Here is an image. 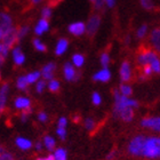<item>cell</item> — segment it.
<instances>
[{
  "label": "cell",
  "mask_w": 160,
  "mask_h": 160,
  "mask_svg": "<svg viewBox=\"0 0 160 160\" xmlns=\"http://www.w3.org/2000/svg\"><path fill=\"white\" fill-rule=\"evenodd\" d=\"M142 156L148 158V159H158V158H160V137H147Z\"/></svg>",
  "instance_id": "6da1fadb"
},
{
  "label": "cell",
  "mask_w": 160,
  "mask_h": 160,
  "mask_svg": "<svg viewBox=\"0 0 160 160\" xmlns=\"http://www.w3.org/2000/svg\"><path fill=\"white\" fill-rule=\"evenodd\" d=\"M113 96H114V108H113V113L116 116H118L120 111L125 109V108H137L138 107V102L135 100H132L129 97L123 96L120 94L119 90H114L113 92Z\"/></svg>",
  "instance_id": "7a4b0ae2"
},
{
  "label": "cell",
  "mask_w": 160,
  "mask_h": 160,
  "mask_svg": "<svg viewBox=\"0 0 160 160\" xmlns=\"http://www.w3.org/2000/svg\"><path fill=\"white\" fill-rule=\"evenodd\" d=\"M145 140H147V137H144L143 135L135 136L128 144V152L133 156H142Z\"/></svg>",
  "instance_id": "3957f363"
},
{
  "label": "cell",
  "mask_w": 160,
  "mask_h": 160,
  "mask_svg": "<svg viewBox=\"0 0 160 160\" xmlns=\"http://www.w3.org/2000/svg\"><path fill=\"white\" fill-rule=\"evenodd\" d=\"M13 29L12 17L7 13H1L0 15V39L2 40Z\"/></svg>",
  "instance_id": "277c9868"
},
{
  "label": "cell",
  "mask_w": 160,
  "mask_h": 160,
  "mask_svg": "<svg viewBox=\"0 0 160 160\" xmlns=\"http://www.w3.org/2000/svg\"><path fill=\"white\" fill-rule=\"evenodd\" d=\"M158 57V55L154 53L153 50L151 49H143L141 50V53H138L137 56V63L141 65H151V63L153 62L156 58Z\"/></svg>",
  "instance_id": "5b68a950"
},
{
  "label": "cell",
  "mask_w": 160,
  "mask_h": 160,
  "mask_svg": "<svg viewBox=\"0 0 160 160\" xmlns=\"http://www.w3.org/2000/svg\"><path fill=\"white\" fill-rule=\"evenodd\" d=\"M100 24H101L100 15H92V16L89 17V20H88V22H87V24H86L87 34H89V36H94V34L97 32V30H98Z\"/></svg>",
  "instance_id": "8992f818"
},
{
  "label": "cell",
  "mask_w": 160,
  "mask_h": 160,
  "mask_svg": "<svg viewBox=\"0 0 160 160\" xmlns=\"http://www.w3.org/2000/svg\"><path fill=\"white\" fill-rule=\"evenodd\" d=\"M141 125L144 128H149L154 132H159L160 133V117H150L144 118L141 121Z\"/></svg>",
  "instance_id": "52a82bcc"
},
{
  "label": "cell",
  "mask_w": 160,
  "mask_h": 160,
  "mask_svg": "<svg viewBox=\"0 0 160 160\" xmlns=\"http://www.w3.org/2000/svg\"><path fill=\"white\" fill-rule=\"evenodd\" d=\"M63 72H64V77L68 81H74V80L78 79V74L74 70V65L71 63H65L63 68Z\"/></svg>",
  "instance_id": "ba28073f"
},
{
  "label": "cell",
  "mask_w": 160,
  "mask_h": 160,
  "mask_svg": "<svg viewBox=\"0 0 160 160\" xmlns=\"http://www.w3.org/2000/svg\"><path fill=\"white\" fill-rule=\"evenodd\" d=\"M120 78L125 82L129 81L132 78V69H130V64L128 61L122 62L121 67H120Z\"/></svg>",
  "instance_id": "9c48e42d"
},
{
  "label": "cell",
  "mask_w": 160,
  "mask_h": 160,
  "mask_svg": "<svg viewBox=\"0 0 160 160\" xmlns=\"http://www.w3.org/2000/svg\"><path fill=\"white\" fill-rule=\"evenodd\" d=\"M69 32L73 36H81L86 32V24L82 22H76L69 25Z\"/></svg>",
  "instance_id": "30bf717a"
},
{
  "label": "cell",
  "mask_w": 160,
  "mask_h": 160,
  "mask_svg": "<svg viewBox=\"0 0 160 160\" xmlns=\"http://www.w3.org/2000/svg\"><path fill=\"white\" fill-rule=\"evenodd\" d=\"M30 105H31L30 100L28 97H24V96L17 97L16 100H15V102H14V107L16 108L17 110H22V111L29 110Z\"/></svg>",
  "instance_id": "8fae6325"
},
{
  "label": "cell",
  "mask_w": 160,
  "mask_h": 160,
  "mask_svg": "<svg viewBox=\"0 0 160 160\" xmlns=\"http://www.w3.org/2000/svg\"><path fill=\"white\" fill-rule=\"evenodd\" d=\"M17 40H18V33H17V30H16V29H13L9 33L7 34L6 37L1 40V42L5 43V45H6V46H8L9 48H12V47H13V45L16 42Z\"/></svg>",
  "instance_id": "7c38bea8"
},
{
  "label": "cell",
  "mask_w": 160,
  "mask_h": 160,
  "mask_svg": "<svg viewBox=\"0 0 160 160\" xmlns=\"http://www.w3.org/2000/svg\"><path fill=\"white\" fill-rule=\"evenodd\" d=\"M111 78V72L108 68H103L102 70H100L97 73L94 74L93 79L95 81H101V82H107Z\"/></svg>",
  "instance_id": "4fadbf2b"
},
{
  "label": "cell",
  "mask_w": 160,
  "mask_h": 160,
  "mask_svg": "<svg viewBox=\"0 0 160 160\" xmlns=\"http://www.w3.org/2000/svg\"><path fill=\"white\" fill-rule=\"evenodd\" d=\"M150 43L154 49L160 53V28L154 29L150 34Z\"/></svg>",
  "instance_id": "5bb4252c"
},
{
  "label": "cell",
  "mask_w": 160,
  "mask_h": 160,
  "mask_svg": "<svg viewBox=\"0 0 160 160\" xmlns=\"http://www.w3.org/2000/svg\"><path fill=\"white\" fill-rule=\"evenodd\" d=\"M56 69V65L54 63H48L42 68L41 70V77L46 80H52L54 76V71Z\"/></svg>",
  "instance_id": "9a60e30c"
},
{
  "label": "cell",
  "mask_w": 160,
  "mask_h": 160,
  "mask_svg": "<svg viewBox=\"0 0 160 160\" xmlns=\"http://www.w3.org/2000/svg\"><path fill=\"white\" fill-rule=\"evenodd\" d=\"M48 30H49V23H48V21H47L46 18L39 20V22H38L36 28H34V32H36V34H38V36H41V34H43Z\"/></svg>",
  "instance_id": "2e32d148"
},
{
  "label": "cell",
  "mask_w": 160,
  "mask_h": 160,
  "mask_svg": "<svg viewBox=\"0 0 160 160\" xmlns=\"http://www.w3.org/2000/svg\"><path fill=\"white\" fill-rule=\"evenodd\" d=\"M8 90H9V85L8 83H2L1 89H0V109L1 111L5 109L7 102V95H8Z\"/></svg>",
  "instance_id": "e0dca14e"
},
{
  "label": "cell",
  "mask_w": 160,
  "mask_h": 160,
  "mask_svg": "<svg viewBox=\"0 0 160 160\" xmlns=\"http://www.w3.org/2000/svg\"><path fill=\"white\" fill-rule=\"evenodd\" d=\"M13 60H14V63L16 64V65H22V64L24 63L25 56H24V54L22 53V50H21L20 47H15L13 49Z\"/></svg>",
  "instance_id": "ac0fdd59"
},
{
  "label": "cell",
  "mask_w": 160,
  "mask_h": 160,
  "mask_svg": "<svg viewBox=\"0 0 160 160\" xmlns=\"http://www.w3.org/2000/svg\"><path fill=\"white\" fill-rule=\"evenodd\" d=\"M118 117H120L123 121H126V122H129L133 120L134 117V111H133V108H125L122 110L120 111L119 113H118Z\"/></svg>",
  "instance_id": "d6986e66"
},
{
  "label": "cell",
  "mask_w": 160,
  "mask_h": 160,
  "mask_svg": "<svg viewBox=\"0 0 160 160\" xmlns=\"http://www.w3.org/2000/svg\"><path fill=\"white\" fill-rule=\"evenodd\" d=\"M68 47H69V41L67 39H60L57 41L56 43V47H55V54L56 55H63L65 53V50L68 49Z\"/></svg>",
  "instance_id": "ffe728a7"
},
{
  "label": "cell",
  "mask_w": 160,
  "mask_h": 160,
  "mask_svg": "<svg viewBox=\"0 0 160 160\" xmlns=\"http://www.w3.org/2000/svg\"><path fill=\"white\" fill-rule=\"evenodd\" d=\"M15 143L21 150H29L32 147V142L28 138H24V137H17L15 140Z\"/></svg>",
  "instance_id": "44dd1931"
},
{
  "label": "cell",
  "mask_w": 160,
  "mask_h": 160,
  "mask_svg": "<svg viewBox=\"0 0 160 160\" xmlns=\"http://www.w3.org/2000/svg\"><path fill=\"white\" fill-rule=\"evenodd\" d=\"M43 144H45V147H46V149L49 152H52V151H55L56 149H55V147H56V143H55V140H54L53 137L49 136V135H47V136L43 137Z\"/></svg>",
  "instance_id": "7402d4cb"
},
{
  "label": "cell",
  "mask_w": 160,
  "mask_h": 160,
  "mask_svg": "<svg viewBox=\"0 0 160 160\" xmlns=\"http://www.w3.org/2000/svg\"><path fill=\"white\" fill-rule=\"evenodd\" d=\"M29 85H30V83L28 81L27 76H22V77H20L16 80V86H17V88L21 90H25Z\"/></svg>",
  "instance_id": "603a6c76"
},
{
  "label": "cell",
  "mask_w": 160,
  "mask_h": 160,
  "mask_svg": "<svg viewBox=\"0 0 160 160\" xmlns=\"http://www.w3.org/2000/svg\"><path fill=\"white\" fill-rule=\"evenodd\" d=\"M83 62H85V57L81 54H74L72 56V64L74 67L81 68L83 65Z\"/></svg>",
  "instance_id": "cb8c5ba5"
},
{
  "label": "cell",
  "mask_w": 160,
  "mask_h": 160,
  "mask_svg": "<svg viewBox=\"0 0 160 160\" xmlns=\"http://www.w3.org/2000/svg\"><path fill=\"white\" fill-rule=\"evenodd\" d=\"M54 157L55 160H67V151L62 148H58L54 151Z\"/></svg>",
  "instance_id": "d4e9b609"
},
{
  "label": "cell",
  "mask_w": 160,
  "mask_h": 160,
  "mask_svg": "<svg viewBox=\"0 0 160 160\" xmlns=\"http://www.w3.org/2000/svg\"><path fill=\"white\" fill-rule=\"evenodd\" d=\"M40 76H41V72L34 71V72H31V73L27 74V79H28V81H29V83H34L39 81Z\"/></svg>",
  "instance_id": "484cf974"
},
{
  "label": "cell",
  "mask_w": 160,
  "mask_h": 160,
  "mask_svg": "<svg viewBox=\"0 0 160 160\" xmlns=\"http://www.w3.org/2000/svg\"><path fill=\"white\" fill-rule=\"evenodd\" d=\"M9 47L6 46L5 43H0V61H1V63H2L3 61L6 60L7 55H8V52H9Z\"/></svg>",
  "instance_id": "4316f807"
},
{
  "label": "cell",
  "mask_w": 160,
  "mask_h": 160,
  "mask_svg": "<svg viewBox=\"0 0 160 160\" xmlns=\"http://www.w3.org/2000/svg\"><path fill=\"white\" fill-rule=\"evenodd\" d=\"M119 92L121 95H123V96H127L129 97L130 95H132V93H133V89H132V87L128 86V85H121V86L119 87Z\"/></svg>",
  "instance_id": "83f0119b"
},
{
  "label": "cell",
  "mask_w": 160,
  "mask_h": 160,
  "mask_svg": "<svg viewBox=\"0 0 160 160\" xmlns=\"http://www.w3.org/2000/svg\"><path fill=\"white\" fill-rule=\"evenodd\" d=\"M95 126H96V123H95V120H94L93 118H87V119L85 120V128H86L87 130L92 132V130L95 129Z\"/></svg>",
  "instance_id": "f1b7e54d"
},
{
  "label": "cell",
  "mask_w": 160,
  "mask_h": 160,
  "mask_svg": "<svg viewBox=\"0 0 160 160\" xmlns=\"http://www.w3.org/2000/svg\"><path fill=\"white\" fill-rule=\"evenodd\" d=\"M33 46L38 52H46V46L42 41H40L39 39H33Z\"/></svg>",
  "instance_id": "f546056e"
},
{
  "label": "cell",
  "mask_w": 160,
  "mask_h": 160,
  "mask_svg": "<svg viewBox=\"0 0 160 160\" xmlns=\"http://www.w3.org/2000/svg\"><path fill=\"white\" fill-rule=\"evenodd\" d=\"M153 70H152V68L151 65H144L143 67V71H142V79H145V78H149L151 77V74H152Z\"/></svg>",
  "instance_id": "4dcf8cb0"
},
{
  "label": "cell",
  "mask_w": 160,
  "mask_h": 160,
  "mask_svg": "<svg viewBox=\"0 0 160 160\" xmlns=\"http://www.w3.org/2000/svg\"><path fill=\"white\" fill-rule=\"evenodd\" d=\"M60 82L57 81V80L55 79H52L48 82V88H49V90H52V92H57V90L60 89Z\"/></svg>",
  "instance_id": "1f68e13d"
},
{
  "label": "cell",
  "mask_w": 160,
  "mask_h": 160,
  "mask_svg": "<svg viewBox=\"0 0 160 160\" xmlns=\"http://www.w3.org/2000/svg\"><path fill=\"white\" fill-rule=\"evenodd\" d=\"M29 31H30V29H29V27H21L18 30H17V33H18V40H21L22 38H24L25 36H27L28 33H29Z\"/></svg>",
  "instance_id": "d6a6232c"
},
{
  "label": "cell",
  "mask_w": 160,
  "mask_h": 160,
  "mask_svg": "<svg viewBox=\"0 0 160 160\" xmlns=\"http://www.w3.org/2000/svg\"><path fill=\"white\" fill-rule=\"evenodd\" d=\"M109 63H110V56H109V54L103 53L102 55H101V64H102V67L108 68Z\"/></svg>",
  "instance_id": "836d02e7"
},
{
  "label": "cell",
  "mask_w": 160,
  "mask_h": 160,
  "mask_svg": "<svg viewBox=\"0 0 160 160\" xmlns=\"http://www.w3.org/2000/svg\"><path fill=\"white\" fill-rule=\"evenodd\" d=\"M141 5H142V7H143L144 9L147 10H150L153 8V2H152V0H140Z\"/></svg>",
  "instance_id": "e575fe53"
},
{
  "label": "cell",
  "mask_w": 160,
  "mask_h": 160,
  "mask_svg": "<svg viewBox=\"0 0 160 160\" xmlns=\"http://www.w3.org/2000/svg\"><path fill=\"white\" fill-rule=\"evenodd\" d=\"M147 32H148V25H141V28L137 30V32H136V36H137V38L138 39H141V38H143L145 34H147Z\"/></svg>",
  "instance_id": "d590c367"
},
{
  "label": "cell",
  "mask_w": 160,
  "mask_h": 160,
  "mask_svg": "<svg viewBox=\"0 0 160 160\" xmlns=\"http://www.w3.org/2000/svg\"><path fill=\"white\" fill-rule=\"evenodd\" d=\"M151 68H152L153 72H156V73H160V58L159 57H157V58L151 63Z\"/></svg>",
  "instance_id": "8d00e7d4"
},
{
  "label": "cell",
  "mask_w": 160,
  "mask_h": 160,
  "mask_svg": "<svg viewBox=\"0 0 160 160\" xmlns=\"http://www.w3.org/2000/svg\"><path fill=\"white\" fill-rule=\"evenodd\" d=\"M92 101H93V104H95V105H100L101 102H102V98H101V95L98 93H93V95H92Z\"/></svg>",
  "instance_id": "74e56055"
},
{
  "label": "cell",
  "mask_w": 160,
  "mask_h": 160,
  "mask_svg": "<svg viewBox=\"0 0 160 160\" xmlns=\"http://www.w3.org/2000/svg\"><path fill=\"white\" fill-rule=\"evenodd\" d=\"M45 87H46V82H45V80H39L36 85V90H37V93H42L43 89H45Z\"/></svg>",
  "instance_id": "f35d334b"
},
{
  "label": "cell",
  "mask_w": 160,
  "mask_h": 160,
  "mask_svg": "<svg viewBox=\"0 0 160 160\" xmlns=\"http://www.w3.org/2000/svg\"><path fill=\"white\" fill-rule=\"evenodd\" d=\"M56 133L61 140L62 141L65 140V137H67V130H65V128H63V127H58L56 130Z\"/></svg>",
  "instance_id": "ab89813d"
},
{
  "label": "cell",
  "mask_w": 160,
  "mask_h": 160,
  "mask_svg": "<svg viewBox=\"0 0 160 160\" xmlns=\"http://www.w3.org/2000/svg\"><path fill=\"white\" fill-rule=\"evenodd\" d=\"M41 15H42V18H49L50 15H52V9L49 7H45L42 10H41Z\"/></svg>",
  "instance_id": "60d3db41"
},
{
  "label": "cell",
  "mask_w": 160,
  "mask_h": 160,
  "mask_svg": "<svg viewBox=\"0 0 160 160\" xmlns=\"http://www.w3.org/2000/svg\"><path fill=\"white\" fill-rule=\"evenodd\" d=\"M0 160H14L12 154L7 151H1V154H0Z\"/></svg>",
  "instance_id": "b9f144b4"
},
{
  "label": "cell",
  "mask_w": 160,
  "mask_h": 160,
  "mask_svg": "<svg viewBox=\"0 0 160 160\" xmlns=\"http://www.w3.org/2000/svg\"><path fill=\"white\" fill-rule=\"evenodd\" d=\"M104 3H105V0H95L94 1V6H95L96 9H101L104 6Z\"/></svg>",
  "instance_id": "7bdbcfd3"
},
{
  "label": "cell",
  "mask_w": 160,
  "mask_h": 160,
  "mask_svg": "<svg viewBox=\"0 0 160 160\" xmlns=\"http://www.w3.org/2000/svg\"><path fill=\"white\" fill-rule=\"evenodd\" d=\"M38 119H39V121H41V122H46L47 120H48V117H47V114L45 113V112H39V113H38Z\"/></svg>",
  "instance_id": "ee69618b"
},
{
  "label": "cell",
  "mask_w": 160,
  "mask_h": 160,
  "mask_svg": "<svg viewBox=\"0 0 160 160\" xmlns=\"http://www.w3.org/2000/svg\"><path fill=\"white\" fill-rule=\"evenodd\" d=\"M67 123H68L67 118L62 117V118H60V119H58V122H57V126H58V127H63V128H65V126H67Z\"/></svg>",
  "instance_id": "f6af8a7d"
},
{
  "label": "cell",
  "mask_w": 160,
  "mask_h": 160,
  "mask_svg": "<svg viewBox=\"0 0 160 160\" xmlns=\"http://www.w3.org/2000/svg\"><path fill=\"white\" fill-rule=\"evenodd\" d=\"M37 160H55V157H54V154H49V156H47V157L38 158Z\"/></svg>",
  "instance_id": "bcb514c9"
},
{
  "label": "cell",
  "mask_w": 160,
  "mask_h": 160,
  "mask_svg": "<svg viewBox=\"0 0 160 160\" xmlns=\"http://www.w3.org/2000/svg\"><path fill=\"white\" fill-rule=\"evenodd\" d=\"M105 3H107L108 7L112 8L114 6V3H116V0H105Z\"/></svg>",
  "instance_id": "7dc6e473"
},
{
  "label": "cell",
  "mask_w": 160,
  "mask_h": 160,
  "mask_svg": "<svg viewBox=\"0 0 160 160\" xmlns=\"http://www.w3.org/2000/svg\"><path fill=\"white\" fill-rule=\"evenodd\" d=\"M114 157H116V152H110V154H108L107 156V159L111 160V159H113Z\"/></svg>",
  "instance_id": "c3c4849f"
},
{
  "label": "cell",
  "mask_w": 160,
  "mask_h": 160,
  "mask_svg": "<svg viewBox=\"0 0 160 160\" xmlns=\"http://www.w3.org/2000/svg\"><path fill=\"white\" fill-rule=\"evenodd\" d=\"M34 147H36V150L40 151L41 149H42V144L40 143V142H38V143H36V145H34Z\"/></svg>",
  "instance_id": "681fc988"
},
{
  "label": "cell",
  "mask_w": 160,
  "mask_h": 160,
  "mask_svg": "<svg viewBox=\"0 0 160 160\" xmlns=\"http://www.w3.org/2000/svg\"><path fill=\"white\" fill-rule=\"evenodd\" d=\"M41 1H42V0H31V2L34 3V5H37V3L41 2Z\"/></svg>",
  "instance_id": "f907efd6"
},
{
  "label": "cell",
  "mask_w": 160,
  "mask_h": 160,
  "mask_svg": "<svg viewBox=\"0 0 160 160\" xmlns=\"http://www.w3.org/2000/svg\"><path fill=\"white\" fill-rule=\"evenodd\" d=\"M90 1H93V2H94V1H95V0H90Z\"/></svg>",
  "instance_id": "816d5d0a"
}]
</instances>
